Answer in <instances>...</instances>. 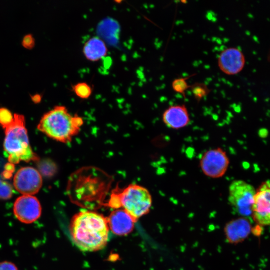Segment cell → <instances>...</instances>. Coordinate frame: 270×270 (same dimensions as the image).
<instances>
[{"instance_id": "cell-1", "label": "cell", "mask_w": 270, "mask_h": 270, "mask_svg": "<svg viewBox=\"0 0 270 270\" xmlns=\"http://www.w3.org/2000/svg\"><path fill=\"white\" fill-rule=\"evenodd\" d=\"M107 220L102 215L88 210L80 212L71 222L70 232L76 246L84 252L100 250L109 238Z\"/></svg>"}, {"instance_id": "cell-2", "label": "cell", "mask_w": 270, "mask_h": 270, "mask_svg": "<svg viewBox=\"0 0 270 270\" xmlns=\"http://www.w3.org/2000/svg\"><path fill=\"white\" fill-rule=\"evenodd\" d=\"M83 124L82 117L71 114L64 106H58L42 116L38 129L54 140L67 144L79 134Z\"/></svg>"}, {"instance_id": "cell-3", "label": "cell", "mask_w": 270, "mask_h": 270, "mask_svg": "<svg viewBox=\"0 0 270 270\" xmlns=\"http://www.w3.org/2000/svg\"><path fill=\"white\" fill-rule=\"evenodd\" d=\"M3 128L5 130L4 150L10 164L38 160V157L30 146L24 116L14 114L12 121Z\"/></svg>"}, {"instance_id": "cell-4", "label": "cell", "mask_w": 270, "mask_h": 270, "mask_svg": "<svg viewBox=\"0 0 270 270\" xmlns=\"http://www.w3.org/2000/svg\"><path fill=\"white\" fill-rule=\"evenodd\" d=\"M109 176L100 170L86 168L74 174L69 182L68 192L72 198H76L82 202L86 199L94 200L102 196L110 186Z\"/></svg>"}, {"instance_id": "cell-5", "label": "cell", "mask_w": 270, "mask_h": 270, "mask_svg": "<svg viewBox=\"0 0 270 270\" xmlns=\"http://www.w3.org/2000/svg\"><path fill=\"white\" fill-rule=\"evenodd\" d=\"M117 192L120 208L122 207L136 220L150 212L152 206V197L146 188L132 184Z\"/></svg>"}, {"instance_id": "cell-6", "label": "cell", "mask_w": 270, "mask_h": 270, "mask_svg": "<svg viewBox=\"0 0 270 270\" xmlns=\"http://www.w3.org/2000/svg\"><path fill=\"white\" fill-rule=\"evenodd\" d=\"M256 190L242 180L233 181L229 186L228 201L235 211L244 218L252 215V207Z\"/></svg>"}, {"instance_id": "cell-7", "label": "cell", "mask_w": 270, "mask_h": 270, "mask_svg": "<svg viewBox=\"0 0 270 270\" xmlns=\"http://www.w3.org/2000/svg\"><path fill=\"white\" fill-rule=\"evenodd\" d=\"M230 164V158L226 152L221 148L206 152L202 155L200 162L204 174L214 179L223 177L227 172Z\"/></svg>"}, {"instance_id": "cell-8", "label": "cell", "mask_w": 270, "mask_h": 270, "mask_svg": "<svg viewBox=\"0 0 270 270\" xmlns=\"http://www.w3.org/2000/svg\"><path fill=\"white\" fill-rule=\"evenodd\" d=\"M42 178L40 172L30 167H24L18 170L14 178L15 189L23 196H33L40 190Z\"/></svg>"}, {"instance_id": "cell-9", "label": "cell", "mask_w": 270, "mask_h": 270, "mask_svg": "<svg viewBox=\"0 0 270 270\" xmlns=\"http://www.w3.org/2000/svg\"><path fill=\"white\" fill-rule=\"evenodd\" d=\"M252 216L259 225L270 226V180L264 182L256 190Z\"/></svg>"}, {"instance_id": "cell-10", "label": "cell", "mask_w": 270, "mask_h": 270, "mask_svg": "<svg viewBox=\"0 0 270 270\" xmlns=\"http://www.w3.org/2000/svg\"><path fill=\"white\" fill-rule=\"evenodd\" d=\"M14 213L20 222L31 224L40 218L42 208L38 200L33 196H22L14 202Z\"/></svg>"}, {"instance_id": "cell-11", "label": "cell", "mask_w": 270, "mask_h": 270, "mask_svg": "<svg viewBox=\"0 0 270 270\" xmlns=\"http://www.w3.org/2000/svg\"><path fill=\"white\" fill-rule=\"evenodd\" d=\"M246 58L242 52L236 48L224 49L220 54L218 65L220 70L228 76H234L244 68Z\"/></svg>"}, {"instance_id": "cell-12", "label": "cell", "mask_w": 270, "mask_h": 270, "mask_svg": "<svg viewBox=\"0 0 270 270\" xmlns=\"http://www.w3.org/2000/svg\"><path fill=\"white\" fill-rule=\"evenodd\" d=\"M164 124L172 130H180L187 126L190 122V116L185 104L170 106L163 112Z\"/></svg>"}, {"instance_id": "cell-13", "label": "cell", "mask_w": 270, "mask_h": 270, "mask_svg": "<svg viewBox=\"0 0 270 270\" xmlns=\"http://www.w3.org/2000/svg\"><path fill=\"white\" fill-rule=\"evenodd\" d=\"M109 228L118 236H126L134 229L136 220L124 210L112 212L106 218Z\"/></svg>"}, {"instance_id": "cell-14", "label": "cell", "mask_w": 270, "mask_h": 270, "mask_svg": "<svg viewBox=\"0 0 270 270\" xmlns=\"http://www.w3.org/2000/svg\"><path fill=\"white\" fill-rule=\"evenodd\" d=\"M252 226L246 218L230 222L226 227L225 232L229 242L237 244L246 239L250 234Z\"/></svg>"}, {"instance_id": "cell-15", "label": "cell", "mask_w": 270, "mask_h": 270, "mask_svg": "<svg viewBox=\"0 0 270 270\" xmlns=\"http://www.w3.org/2000/svg\"><path fill=\"white\" fill-rule=\"evenodd\" d=\"M108 50L105 42L100 38L94 36L84 44L83 53L86 58L92 62H97L108 54Z\"/></svg>"}, {"instance_id": "cell-16", "label": "cell", "mask_w": 270, "mask_h": 270, "mask_svg": "<svg viewBox=\"0 0 270 270\" xmlns=\"http://www.w3.org/2000/svg\"><path fill=\"white\" fill-rule=\"evenodd\" d=\"M196 75L194 74L186 77L179 78L174 79L172 84V90L176 93L180 94L182 96L186 98V92L188 89H190V85L188 83V80Z\"/></svg>"}, {"instance_id": "cell-17", "label": "cell", "mask_w": 270, "mask_h": 270, "mask_svg": "<svg viewBox=\"0 0 270 270\" xmlns=\"http://www.w3.org/2000/svg\"><path fill=\"white\" fill-rule=\"evenodd\" d=\"M190 89L198 102H200L211 92V90L206 84L203 82H196L190 85Z\"/></svg>"}, {"instance_id": "cell-18", "label": "cell", "mask_w": 270, "mask_h": 270, "mask_svg": "<svg viewBox=\"0 0 270 270\" xmlns=\"http://www.w3.org/2000/svg\"><path fill=\"white\" fill-rule=\"evenodd\" d=\"M72 90L77 96L81 99H88L92 95V87L86 82H80L72 86Z\"/></svg>"}, {"instance_id": "cell-19", "label": "cell", "mask_w": 270, "mask_h": 270, "mask_svg": "<svg viewBox=\"0 0 270 270\" xmlns=\"http://www.w3.org/2000/svg\"><path fill=\"white\" fill-rule=\"evenodd\" d=\"M14 193L13 186L6 180L0 179V200H8Z\"/></svg>"}, {"instance_id": "cell-20", "label": "cell", "mask_w": 270, "mask_h": 270, "mask_svg": "<svg viewBox=\"0 0 270 270\" xmlns=\"http://www.w3.org/2000/svg\"><path fill=\"white\" fill-rule=\"evenodd\" d=\"M14 114L6 108H0V124L4 126L10 123L13 120Z\"/></svg>"}, {"instance_id": "cell-21", "label": "cell", "mask_w": 270, "mask_h": 270, "mask_svg": "<svg viewBox=\"0 0 270 270\" xmlns=\"http://www.w3.org/2000/svg\"><path fill=\"white\" fill-rule=\"evenodd\" d=\"M22 44L26 48H32L35 44L34 38L32 34H27L23 38Z\"/></svg>"}, {"instance_id": "cell-22", "label": "cell", "mask_w": 270, "mask_h": 270, "mask_svg": "<svg viewBox=\"0 0 270 270\" xmlns=\"http://www.w3.org/2000/svg\"><path fill=\"white\" fill-rule=\"evenodd\" d=\"M0 270H18V269L13 262L4 261L0 262Z\"/></svg>"}, {"instance_id": "cell-23", "label": "cell", "mask_w": 270, "mask_h": 270, "mask_svg": "<svg viewBox=\"0 0 270 270\" xmlns=\"http://www.w3.org/2000/svg\"><path fill=\"white\" fill-rule=\"evenodd\" d=\"M32 100L36 103L39 102L42 100L41 96L38 94L32 96Z\"/></svg>"}]
</instances>
